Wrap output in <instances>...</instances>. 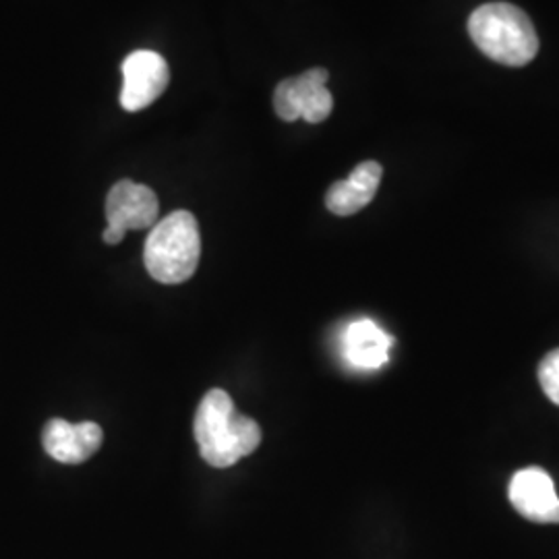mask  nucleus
I'll return each instance as SVG.
<instances>
[{"label":"nucleus","instance_id":"nucleus-5","mask_svg":"<svg viewBox=\"0 0 559 559\" xmlns=\"http://www.w3.org/2000/svg\"><path fill=\"white\" fill-rule=\"evenodd\" d=\"M170 71L166 60L154 50H138L122 60L120 106L127 112H140L160 98L168 87Z\"/></svg>","mask_w":559,"mask_h":559},{"label":"nucleus","instance_id":"nucleus-6","mask_svg":"<svg viewBox=\"0 0 559 559\" xmlns=\"http://www.w3.org/2000/svg\"><path fill=\"white\" fill-rule=\"evenodd\" d=\"M160 203L158 195L133 180H119L106 198V221L108 226L127 230H145L154 228L158 222Z\"/></svg>","mask_w":559,"mask_h":559},{"label":"nucleus","instance_id":"nucleus-3","mask_svg":"<svg viewBox=\"0 0 559 559\" xmlns=\"http://www.w3.org/2000/svg\"><path fill=\"white\" fill-rule=\"evenodd\" d=\"M201 255L200 226L191 212H173L152 228L143 260L150 276L162 284H180L198 270Z\"/></svg>","mask_w":559,"mask_h":559},{"label":"nucleus","instance_id":"nucleus-1","mask_svg":"<svg viewBox=\"0 0 559 559\" xmlns=\"http://www.w3.org/2000/svg\"><path fill=\"white\" fill-rule=\"evenodd\" d=\"M195 440L201 459L214 468H228L253 454L261 443V427L240 415L228 392L212 390L201 400L195 415Z\"/></svg>","mask_w":559,"mask_h":559},{"label":"nucleus","instance_id":"nucleus-2","mask_svg":"<svg viewBox=\"0 0 559 559\" xmlns=\"http://www.w3.org/2000/svg\"><path fill=\"white\" fill-rule=\"evenodd\" d=\"M468 34L485 57L508 67H524L539 52L533 21L510 2L479 7L468 20Z\"/></svg>","mask_w":559,"mask_h":559},{"label":"nucleus","instance_id":"nucleus-12","mask_svg":"<svg viewBox=\"0 0 559 559\" xmlns=\"http://www.w3.org/2000/svg\"><path fill=\"white\" fill-rule=\"evenodd\" d=\"M102 239H104V242H106V245H119L120 240L124 239V233H122V230H119V228L106 226V230H104Z\"/></svg>","mask_w":559,"mask_h":559},{"label":"nucleus","instance_id":"nucleus-9","mask_svg":"<svg viewBox=\"0 0 559 559\" xmlns=\"http://www.w3.org/2000/svg\"><path fill=\"white\" fill-rule=\"evenodd\" d=\"M381 170L378 162H362L359 164L348 179L338 180L330 187L325 195V205L336 216H353L367 207L378 189H380Z\"/></svg>","mask_w":559,"mask_h":559},{"label":"nucleus","instance_id":"nucleus-7","mask_svg":"<svg viewBox=\"0 0 559 559\" xmlns=\"http://www.w3.org/2000/svg\"><path fill=\"white\" fill-rule=\"evenodd\" d=\"M508 496L522 519L539 524H559V498L554 479L543 468L519 471L508 487Z\"/></svg>","mask_w":559,"mask_h":559},{"label":"nucleus","instance_id":"nucleus-11","mask_svg":"<svg viewBox=\"0 0 559 559\" xmlns=\"http://www.w3.org/2000/svg\"><path fill=\"white\" fill-rule=\"evenodd\" d=\"M539 381L547 399L559 406V348L540 360Z\"/></svg>","mask_w":559,"mask_h":559},{"label":"nucleus","instance_id":"nucleus-10","mask_svg":"<svg viewBox=\"0 0 559 559\" xmlns=\"http://www.w3.org/2000/svg\"><path fill=\"white\" fill-rule=\"evenodd\" d=\"M392 344V336L371 320L353 321L342 338L344 357L350 365L365 371L381 369L390 360Z\"/></svg>","mask_w":559,"mask_h":559},{"label":"nucleus","instance_id":"nucleus-8","mask_svg":"<svg viewBox=\"0 0 559 559\" xmlns=\"http://www.w3.org/2000/svg\"><path fill=\"white\" fill-rule=\"evenodd\" d=\"M104 433L96 423H69L64 419H52L41 433L44 450L50 459L62 464H81L92 459L100 450Z\"/></svg>","mask_w":559,"mask_h":559},{"label":"nucleus","instance_id":"nucleus-4","mask_svg":"<svg viewBox=\"0 0 559 559\" xmlns=\"http://www.w3.org/2000/svg\"><path fill=\"white\" fill-rule=\"evenodd\" d=\"M328 78L330 73L325 69H311L299 78L282 81L274 92V108L280 119L286 122L305 119L313 124L328 119L334 108Z\"/></svg>","mask_w":559,"mask_h":559}]
</instances>
